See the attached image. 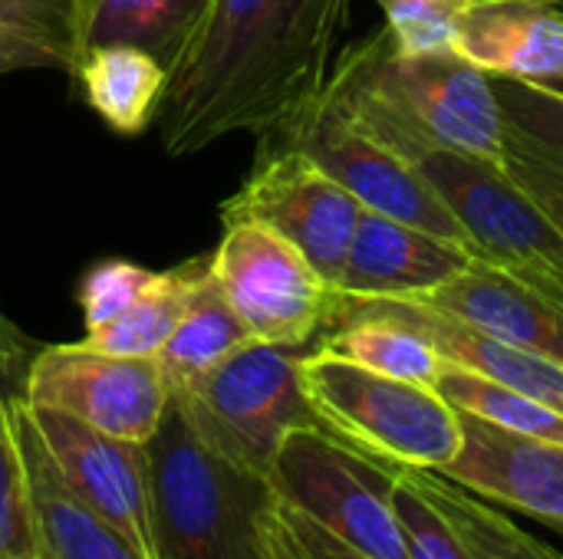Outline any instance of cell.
Segmentation results:
<instances>
[{
  "label": "cell",
  "instance_id": "cell-1",
  "mask_svg": "<svg viewBox=\"0 0 563 559\" xmlns=\"http://www.w3.org/2000/svg\"><path fill=\"white\" fill-rule=\"evenodd\" d=\"M353 0H214L211 13L168 76L158 138L168 155L211 142L257 138L310 109L330 76Z\"/></svg>",
  "mask_w": 563,
  "mask_h": 559
},
{
  "label": "cell",
  "instance_id": "cell-2",
  "mask_svg": "<svg viewBox=\"0 0 563 559\" xmlns=\"http://www.w3.org/2000/svg\"><path fill=\"white\" fill-rule=\"evenodd\" d=\"M327 92L379 142H386L462 224L472 254L563 306V227L485 155L442 145L373 102L327 82Z\"/></svg>",
  "mask_w": 563,
  "mask_h": 559
},
{
  "label": "cell",
  "instance_id": "cell-3",
  "mask_svg": "<svg viewBox=\"0 0 563 559\" xmlns=\"http://www.w3.org/2000/svg\"><path fill=\"white\" fill-rule=\"evenodd\" d=\"M145 451L155 559H271L267 478L211 451L175 399Z\"/></svg>",
  "mask_w": 563,
  "mask_h": 559
},
{
  "label": "cell",
  "instance_id": "cell-4",
  "mask_svg": "<svg viewBox=\"0 0 563 559\" xmlns=\"http://www.w3.org/2000/svg\"><path fill=\"white\" fill-rule=\"evenodd\" d=\"M330 82L442 145L501 161V109L492 76L455 46L399 53L383 30L346 49Z\"/></svg>",
  "mask_w": 563,
  "mask_h": 559
},
{
  "label": "cell",
  "instance_id": "cell-5",
  "mask_svg": "<svg viewBox=\"0 0 563 559\" xmlns=\"http://www.w3.org/2000/svg\"><path fill=\"white\" fill-rule=\"evenodd\" d=\"M307 402L330 435L399 471H442L462 448L459 412L432 389L313 346L300 366Z\"/></svg>",
  "mask_w": 563,
  "mask_h": 559
},
{
  "label": "cell",
  "instance_id": "cell-6",
  "mask_svg": "<svg viewBox=\"0 0 563 559\" xmlns=\"http://www.w3.org/2000/svg\"><path fill=\"white\" fill-rule=\"evenodd\" d=\"M307 353L251 339L172 399L211 451L267 478L280 441L294 428L320 425L300 376Z\"/></svg>",
  "mask_w": 563,
  "mask_h": 559
},
{
  "label": "cell",
  "instance_id": "cell-7",
  "mask_svg": "<svg viewBox=\"0 0 563 559\" xmlns=\"http://www.w3.org/2000/svg\"><path fill=\"white\" fill-rule=\"evenodd\" d=\"M399 468L383 465L320 425L294 428L267 471L280 504L373 559H409L396 521Z\"/></svg>",
  "mask_w": 563,
  "mask_h": 559
},
{
  "label": "cell",
  "instance_id": "cell-8",
  "mask_svg": "<svg viewBox=\"0 0 563 559\" xmlns=\"http://www.w3.org/2000/svg\"><path fill=\"white\" fill-rule=\"evenodd\" d=\"M257 148H297L333 181H340L366 211L386 214L472 250L462 224L416 175V168L373 132H366L327 89L297 119L261 135Z\"/></svg>",
  "mask_w": 563,
  "mask_h": 559
},
{
  "label": "cell",
  "instance_id": "cell-9",
  "mask_svg": "<svg viewBox=\"0 0 563 559\" xmlns=\"http://www.w3.org/2000/svg\"><path fill=\"white\" fill-rule=\"evenodd\" d=\"M208 267L231 310L261 343L310 346L330 323L336 290L267 224L224 221V237Z\"/></svg>",
  "mask_w": 563,
  "mask_h": 559
},
{
  "label": "cell",
  "instance_id": "cell-10",
  "mask_svg": "<svg viewBox=\"0 0 563 559\" xmlns=\"http://www.w3.org/2000/svg\"><path fill=\"white\" fill-rule=\"evenodd\" d=\"M363 204L297 148H257L247 181L224 201L221 221H257L290 241L336 290Z\"/></svg>",
  "mask_w": 563,
  "mask_h": 559
},
{
  "label": "cell",
  "instance_id": "cell-11",
  "mask_svg": "<svg viewBox=\"0 0 563 559\" xmlns=\"http://www.w3.org/2000/svg\"><path fill=\"white\" fill-rule=\"evenodd\" d=\"M23 402L73 415L106 435L148 441L172 402L155 359H132L86 343L46 346L26 369Z\"/></svg>",
  "mask_w": 563,
  "mask_h": 559
},
{
  "label": "cell",
  "instance_id": "cell-12",
  "mask_svg": "<svg viewBox=\"0 0 563 559\" xmlns=\"http://www.w3.org/2000/svg\"><path fill=\"white\" fill-rule=\"evenodd\" d=\"M26 412L66 488L142 557L155 559L145 445L106 435L53 409L26 405Z\"/></svg>",
  "mask_w": 563,
  "mask_h": 559
},
{
  "label": "cell",
  "instance_id": "cell-13",
  "mask_svg": "<svg viewBox=\"0 0 563 559\" xmlns=\"http://www.w3.org/2000/svg\"><path fill=\"white\" fill-rule=\"evenodd\" d=\"M459 412V409H455ZM462 448L435 474L563 534V445L459 412Z\"/></svg>",
  "mask_w": 563,
  "mask_h": 559
},
{
  "label": "cell",
  "instance_id": "cell-14",
  "mask_svg": "<svg viewBox=\"0 0 563 559\" xmlns=\"http://www.w3.org/2000/svg\"><path fill=\"white\" fill-rule=\"evenodd\" d=\"M475 260L478 257L455 241L363 208L336 293L360 300H409L442 287Z\"/></svg>",
  "mask_w": 563,
  "mask_h": 559
},
{
  "label": "cell",
  "instance_id": "cell-15",
  "mask_svg": "<svg viewBox=\"0 0 563 559\" xmlns=\"http://www.w3.org/2000/svg\"><path fill=\"white\" fill-rule=\"evenodd\" d=\"M336 313H376V316L396 320L416 329L445 362L462 366L492 382H501L508 389H518L563 415V366L544 356H534L528 349H518L505 339H495L472 323H462L455 316H445V313H435L406 300H360V297H343V293H336L330 320Z\"/></svg>",
  "mask_w": 563,
  "mask_h": 559
},
{
  "label": "cell",
  "instance_id": "cell-16",
  "mask_svg": "<svg viewBox=\"0 0 563 559\" xmlns=\"http://www.w3.org/2000/svg\"><path fill=\"white\" fill-rule=\"evenodd\" d=\"M406 303L455 316L495 339L563 366V306L485 260L468 264L442 287L409 297Z\"/></svg>",
  "mask_w": 563,
  "mask_h": 559
},
{
  "label": "cell",
  "instance_id": "cell-17",
  "mask_svg": "<svg viewBox=\"0 0 563 559\" xmlns=\"http://www.w3.org/2000/svg\"><path fill=\"white\" fill-rule=\"evenodd\" d=\"M10 418L30 491L36 559H145L66 488L20 395H10Z\"/></svg>",
  "mask_w": 563,
  "mask_h": 559
},
{
  "label": "cell",
  "instance_id": "cell-18",
  "mask_svg": "<svg viewBox=\"0 0 563 559\" xmlns=\"http://www.w3.org/2000/svg\"><path fill=\"white\" fill-rule=\"evenodd\" d=\"M455 49L485 72L544 79L563 69V10L551 0H475Z\"/></svg>",
  "mask_w": 563,
  "mask_h": 559
},
{
  "label": "cell",
  "instance_id": "cell-19",
  "mask_svg": "<svg viewBox=\"0 0 563 559\" xmlns=\"http://www.w3.org/2000/svg\"><path fill=\"white\" fill-rule=\"evenodd\" d=\"M488 76L501 109V165L563 227V99L518 76Z\"/></svg>",
  "mask_w": 563,
  "mask_h": 559
},
{
  "label": "cell",
  "instance_id": "cell-20",
  "mask_svg": "<svg viewBox=\"0 0 563 559\" xmlns=\"http://www.w3.org/2000/svg\"><path fill=\"white\" fill-rule=\"evenodd\" d=\"M214 0H73L76 63L96 46H135L168 76L201 33Z\"/></svg>",
  "mask_w": 563,
  "mask_h": 559
},
{
  "label": "cell",
  "instance_id": "cell-21",
  "mask_svg": "<svg viewBox=\"0 0 563 559\" xmlns=\"http://www.w3.org/2000/svg\"><path fill=\"white\" fill-rule=\"evenodd\" d=\"M73 76L96 115L119 135H142L155 125L168 92V69L135 46H96L79 56Z\"/></svg>",
  "mask_w": 563,
  "mask_h": 559
},
{
  "label": "cell",
  "instance_id": "cell-22",
  "mask_svg": "<svg viewBox=\"0 0 563 559\" xmlns=\"http://www.w3.org/2000/svg\"><path fill=\"white\" fill-rule=\"evenodd\" d=\"M254 336L241 323V316L224 300L218 280L211 277V267L201 273L178 326L172 329L168 343L155 356L162 379L168 392H181L205 379L211 369H218L224 359H231L241 346H247Z\"/></svg>",
  "mask_w": 563,
  "mask_h": 559
},
{
  "label": "cell",
  "instance_id": "cell-23",
  "mask_svg": "<svg viewBox=\"0 0 563 559\" xmlns=\"http://www.w3.org/2000/svg\"><path fill=\"white\" fill-rule=\"evenodd\" d=\"M317 346L373 372L432 389L445 369V359L416 329L376 313H336Z\"/></svg>",
  "mask_w": 563,
  "mask_h": 559
},
{
  "label": "cell",
  "instance_id": "cell-24",
  "mask_svg": "<svg viewBox=\"0 0 563 559\" xmlns=\"http://www.w3.org/2000/svg\"><path fill=\"white\" fill-rule=\"evenodd\" d=\"M208 264H181L172 270H155L148 287L106 326L86 333V346L112 353V356H132V359H155L162 346L168 343L172 329L178 326L201 273Z\"/></svg>",
  "mask_w": 563,
  "mask_h": 559
},
{
  "label": "cell",
  "instance_id": "cell-25",
  "mask_svg": "<svg viewBox=\"0 0 563 559\" xmlns=\"http://www.w3.org/2000/svg\"><path fill=\"white\" fill-rule=\"evenodd\" d=\"M409 478L445 514V521L459 530L475 559H563L561 550L541 544L534 534L518 527L501 511L488 507L478 494L465 491L462 484L435 471H409Z\"/></svg>",
  "mask_w": 563,
  "mask_h": 559
},
{
  "label": "cell",
  "instance_id": "cell-26",
  "mask_svg": "<svg viewBox=\"0 0 563 559\" xmlns=\"http://www.w3.org/2000/svg\"><path fill=\"white\" fill-rule=\"evenodd\" d=\"M76 69L73 0H0V76Z\"/></svg>",
  "mask_w": 563,
  "mask_h": 559
},
{
  "label": "cell",
  "instance_id": "cell-27",
  "mask_svg": "<svg viewBox=\"0 0 563 559\" xmlns=\"http://www.w3.org/2000/svg\"><path fill=\"white\" fill-rule=\"evenodd\" d=\"M435 392L459 412H468L475 418H485L498 428L531 435V438H548L563 445V415L558 409L508 389L501 382H492L485 376H475L462 366L445 362V369L435 379Z\"/></svg>",
  "mask_w": 563,
  "mask_h": 559
},
{
  "label": "cell",
  "instance_id": "cell-28",
  "mask_svg": "<svg viewBox=\"0 0 563 559\" xmlns=\"http://www.w3.org/2000/svg\"><path fill=\"white\" fill-rule=\"evenodd\" d=\"M0 559H36L30 491H26V474L13 435L10 392L3 389V362H0Z\"/></svg>",
  "mask_w": 563,
  "mask_h": 559
},
{
  "label": "cell",
  "instance_id": "cell-29",
  "mask_svg": "<svg viewBox=\"0 0 563 559\" xmlns=\"http://www.w3.org/2000/svg\"><path fill=\"white\" fill-rule=\"evenodd\" d=\"M393 507L409 559H475L465 540L459 537V530L422 494V488L409 478V471H399Z\"/></svg>",
  "mask_w": 563,
  "mask_h": 559
},
{
  "label": "cell",
  "instance_id": "cell-30",
  "mask_svg": "<svg viewBox=\"0 0 563 559\" xmlns=\"http://www.w3.org/2000/svg\"><path fill=\"white\" fill-rule=\"evenodd\" d=\"M472 3L475 0H379L389 40L399 53L455 46V33Z\"/></svg>",
  "mask_w": 563,
  "mask_h": 559
},
{
  "label": "cell",
  "instance_id": "cell-31",
  "mask_svg": "<svg viewBox=\"0 0 563 559\" xmlns=\"http://www.w3.org/2000/svg\"><path fill=\"white\" fill-rule=\"evenodd\" d=\"M155 277V270H145L132 260H102L96 264L82 283H79V306L86 320V333L112 323Z\"/></svg>",
  "mask_w": 563,
  "mask_h": 559
},
{
  "label": "cell",
  "instance_id": "cell-32",
  "mask_svg": "<svg viewBox=\"0 0 563 559\" xmlns=\"http://www.w3.org/2000/svg\"><path fill=\"white\" fill-rule=\"evenodd\" d=\"M264 534H267V547L274 559H373L346 547L343 540H336L333 534H327L303 514L290 511L277 497L267 511Z\"/></svg>",
  "mask_w": 563,
  "mask_h": 559
},
{
  "label": "cell",
  "instance_id": "cell-33",
  "mask_svg": "<svg viewBox=\"0 0 563 559\" xmlns=\"http://www.w3.org/2000/svg\"><path fill=\"white\" fill-rule=\"evenodd\" d=\"M534 86H541V89H548V92H554V96H561L563 99V69L561 72L544 76V79H534Z\"/></svg>",
  "mask_w": 563,
  "mask_h": 559
},
{
  "label": "cell",
  "instance_id": "cell-34",
  "mask_svg": "<svg viewBox=\"0 0 563 559\" xmlns=\"http://www.w3.org/2000/svg\"><path fill=\"white\" fill-rule=\"evenodd\" d=\"M551 3H554V7H558V10H563V0H551Z\"/></svg>",
  "mask_w": 563,
  "mask_h": 559
},
{
  "label": "cell",
  "instance_id": "cell-35",
  "mask_svg": "<svg viewBox=\"0 0 563 559\" xmlns=\"http://www.w3.org/2000/svg\"><path fill=\"white\" fill-rule=\"evenodd\" d=\"M271 559H274V557H271Z\"/></svg>",
  "mask_w": 563,
  "mask_h": 559
}]
</instances>
